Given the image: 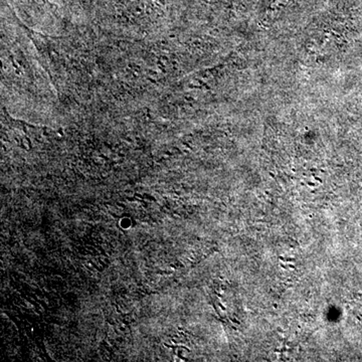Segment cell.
Listing matches in <instances>:
<instances>
[{
  "instance_id": "1",
  "label": "cell",
  "mask_w": 362,
  "mask_h": 362,
  "mask_svg": "<svg viewBox=\"0 0 362 362\" xmlns=\"http://www.w3.org/2000/svg\"><path fill=\"white\" fill-rule=\"evenodd\" d=\"M279 259L283 262H294L295 259H289V258H283V257H279Z\"/></svg>"
}]
</instances>
